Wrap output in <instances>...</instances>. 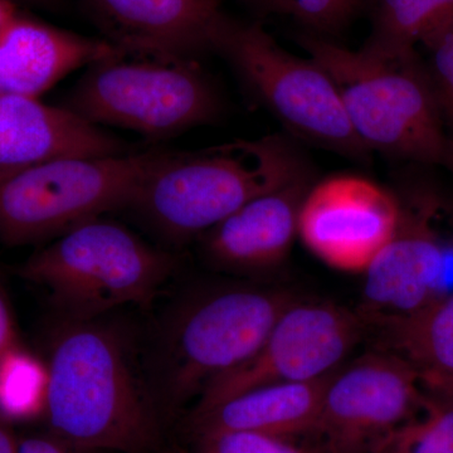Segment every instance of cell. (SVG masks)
Returning <instances> with one entry per match:
<instances>
[{
    "label": "cell",
    "mask_w": 453,
    "mask_h": 453,
    "mask_svg": "<svg viewBox=\"0 0 453 453\" xmlns=\"http://www.w3.org/2000/svg\"><path fill=\"white\" fill-rule=\"evenodd\" d=\"M453 17V0H374L365 47L386 53L414 52Z\"/></svg>",
    "instance_id": "19"
},
{
    "label": "cell",
    "mask_w": 453,
    "mask_h": 453,
    "mask_svg": "<svg viewBox=\"0 0 453 453\" xmlns=\"http://www.w3.org/2000/svg\"><path fill=\"white\" fill-rule=\"evenodd\" d=\"M119 50L16 13L0 23V96L38 98L59 80Z\"/></svg>",
    "instance_id": "16"
},
{
    "label": "cell",
    "mask_w": 453,
    "mask_h": 453,
    "mask_svg": "<svg viewBox=\"0 0 453 453\" xmlns=\"http://www.w3.org/2000/svg\"><path fill=\"white\" fill-rule=\"evenodd\" d=\"M19 453H95L65 442L56 434H40L19 441Z\"/></svg>",
    "instance_id": "26"
},
{
    "label": "cell",
    "mask_w": 453,
    "mask_h": 453,
    "mask_svg": "<svg viewBox=\"0 0 453 453\" xmlns=\"http://www.w3.org/2000/svg\"><path fill=\"white\" fill-rule=\"evenodd\" d=\"M381 326L395 354L412 366L428 393L453 386V291Z\"/></svg>",
    "instance_id": "18"
},
{
    "label": "cell",
    "mask_w": 453,
    "mask_h": 453,
    "mask_svg": "<svg viewBox=\"0 0 453 453\" xmlns=\"http://www.w3.org/2000/svg\"><path fill=\"white\" fill-rule=\"evenodd\" d=\"M131 145L65 107L0 96V174L59 157L131 153Z\"/></svg>",
    "instance_id": "15"
},
{
    "label": "cell",
    "mask_w": 453,
    "mask_h": 453,
    "mask_svg": "<svg viewBox=\"0 0 453 453\" xmlns=\"http://www.w3.org/2000/svg\"><path fill=\"white\" fill-rule=\"evenodd\" d=\"M288 292L231 288L196 297L166 326L157 369V398L166 408L203 390L250 359L295 303Z\"/></svg>",
    "instance_id": "7"
},
{
    "label": "cell",
    "mask_w": 453,
    "mask_h": 453,
    "mask_svg": "<svg viewBox=\"0 0 453 453\" xmlns=\"http://www.w3.org/2000/svg\"><path fill=\"white\" fill-rule=\"evenodd\" d=\"M13 2V0H12ZM23 2L35 3V4L50 5L53 4L56 0H23Z\"/></svg>",
    "instance_id": "30"
},
{
    "label": "cell",
    "mask_w": 453,
    "mask_h": 453,
    "mask_svg": "<svg viewBox=\"0 0 453 453\" xmlns=\"http://www.w3.org/2000/svg\"><path fill=\"white\" fill-rule=\"evenodd\" d=\"M46 413L52 434L86 451L154 453L162 427L124 334L67 321L50 345Z\"/></svg>",
    "instance_id": "1"
},
{
    "label": "cell",
    "mask_w": 453,
    "mask_h": 453,
    "mask_svg": "<svg viewBox=\"0 0 453 453\" xmlns=\"http://www.w3.org/2000/svg\"><path fill=\"white\" fill-rule=\"evenodd\" d=\"M175 267L169 252L100 219L33 253L18 273L50 292L67 321L94 320L124 305H148Z\"/></svg>",
    "instance_id": "4"
},
{
    "label": "cell",
    "mask_w": 453,
    "mask_h": 453,
    "mask_svg": "<svg viewBox=\"0 0 453 453\" xmlns=\"http://www.w3.org/2000/svg\"><path fill=\"white\" fill-rule=\"evenodd\" d=\"M402 203L357 175L312 184L299 214V235L310 251L336 270L365 273L395 237Z\"/></svg>",
    "instance_id": "11"
},
{
    "label": "cell",
    "mask_w": 453,
    "mask_h": 453,
    "mask_svg": "<svg viewBox=\"0 0 453 453\" xmlns=\"http://www.w3.org/2000/svg\"><path fill=\"white\" fill-rule=\"evenodd\" d=\"M211 50L295 138L357 163L372 151L354 133L335 83L314 59L292 55L258 23L223 18Z\"/></svg>",
    "instance_id": "6"
},
{
    "label": "cell",
    "mask_w": 453,
    "mask_h": 453,
    "mask_svg": "<svg viewBox=\"0 0 453 453\" xmlns=\"http://www.w3.org/2000/svg\"><path fill=\"white\" fill-rule=\"evenodd\" d=\"M157 150L59 157L0 174V240L26 246L127 208Z\"/></svg>",
    "instance_id": "8"
},
{
    "label": "cell",
    "mask_w": 453,
    "mask_h": 453,
    "mask_svg": "<svg viewBox=\"0 0 453 453\" xmlns=\"http://www.w3.org/2000/svg\"><path fill=\"white\" fill-rule=\"evenodd\" d=\"M363 333L362 318L342 306L295 301L247 362L203 390L190 421L252 389L332 374L357 347Z\"/></svg>",
    "instance_id": "9"
},
{
    "label": "cell",
    "mask_w": 453,
    "mask_h": 453,
    "mask_svg": "<svg viewBox=\"0 0 453 453\" xmlns=\"http://www.w3.org/2000/svg\"><path fill=\"white\" fill-rule=\"evenodd\" d=\"M17 13L16 5L12 0H0V23Z\"/></svg>",
    "instance_id": "28"
},
{
    "label": "cell",
    "mask_w": 453,
    "mask_h": 453,
    "mask_svg": "<svg viewBox=\"0 0 453 453\" xmlns=\"http://www.w3.org/2000/svg\"><path fill=\"white\" fill-rule=\"evenodd\" d=\"M195 453H325L320 445H303L295 438L251 431H219L196 434Z\"/></svg>",
    "instance_id": "23"
},
{
    "label": "cell",
    "mask_w": 453,
    "mask_h": 453,
    "mask_svg": "<svg viewBox=\"0 0 453 453\" xmlns=\"http://www.w3.org/2000/svg\"><path fill=\"white\" fill-rule=\"evenodd\" d=\"M312 170L256 196L203 234L205 256L217 266L241 273L270 270L288 257L296 235Z\"/></svg>",
    "instance_id": "14"
},
{
    "label": "cell",
    "mask_w": 453,
    "mask_h": 453,
    "mask_svg": "<svg viewBox=\"0 0 453 453\" xmlns=\"http://www.w3.org/2000/svg\"><path fill=\"white\" fill-rule=\"evenodd\" d=\"M425 211L402 205L395 237L365 271L363 321L384 325L418 311L447 292L453 250L447 247Z\"/></svg>",
    "instance_id": "12"
},
{
    "label": "cell",
    "mask_w": 453,
    "mask_h": 453,
    "mask_svg": "<svg viewBox=\"0 0 453 453\" xmlns=\"http://www.w3.org/2000/svg\"><path fill=\"white\" fill-rule=\"evenodd\" d=\"M372 453H453V399L426 395L419 413L387 434Z\"/></svg>",
    "instance_id": "21"
},
{
    "label": "cell",
    "mask_w": 453,
    "mask_h": 453,
    "mask_svg": "<svg viewBox=\"0 0 453 453\" xmlns=\"http://www.w3.org/2000/svg\"><path fill=\"white\" fill-rule=\"evenodd\" d=\"M418 374L395 353L368 354L336 369L325 388L314 434L325 453H372L422 410Z\"/></svg>",
    "instance_id": "10"
},
{
    "label": "cell",
    "mask_w": 453,
    "mask_h": 453,
    "mask_svg": "<svg viewBox=\"0 0 453 453\" xmlns=\"http://www.w3.org/2000/svg\"><path fill=\"white\" fill-rule=\"evenodd\" d=\"M0 453H19V441L9 427V421L0 414Z\"/></svg>",
    "instance_id": "27"
},
{
    "label": "cell",
    "mask_w": 453,
    "mask_h": 453,
    "mask_svg": "<svg viewBox=\"0 0 453 453\" xmlns=\"http://www.w3.org/2000/svg\"><path fill=\"white\" fill-rule=\"evenodd\" d=\"M105 35L127 55L196 59L211 50L225 14L220 0H83Z\"/></svg>",
    "instance_id": "13"
},
{
    "label": "cell",
    "mask_w": 453,
    "mask_h": 453,
    "mask_svg": "<svg viewBox=\"0 0 453 453\" xmlns=\"http://www.w3.org/2000/svg\"><path fill=\"white\" fill-rule=\"evenodd\" d=\"M20 347L23 345L20 344L19 335H18L13 310L0 283V357Z\"/></svg>",
    "instance_id": "25"
},
{
    "label": "cell",
    "mask_w": 453,
    "mask_h": 453,
    "mask_svg": "<svg viewBox=\"0 0 453 453\" xmlns=\"http://www.w3.org/2000/svg\"><path fill=\"white\" fill-rule=\"evenodd\" d=\"M64 105L91 124L168 138L219 120L222 97L196 59L119 50L88 65Z\"/></svg>",
    "instance_id": "5"
},
{
    "label": "cell",
    "mask_w": 453,
    "mask_h": 453,
    "mask_svg": "<svg viewBox=\"0 0 453 453\" xmlns=\"http://www.w3.org/2000/svg\"><path fill=\"white\" fill-rule=\"evenodd\" d=\"M432 395H442L446 396V398L453 399V386L449 387V388L443 389L442 392L432 393Z\"/></svg>",
    "instance_id": "29"
},
{
    "label": "cell",
    "mask_w": 453,
    "mask_h": 453,
    "mask_svg": "<svg viewBox=\"0 0 453 453\" xmlns=\"http://www.w3.org/2000/svg\"><path fill=\"white\" fill-rule=\"evenodd\" d=\"M296 41L335 83L349 122L369 151L453 169L445 115L417 50H349L308 32Z\"/></svg>",
    "instance_id": "3"
},
{
    "label": "cell",
    "mask_w": 453,
    "mask_h": 453,
    "mask_svg": "<svg viewBox=\"0 0 453 453\" xmlns=\"http://www.w3.org/2000/svg\"><path fill=\"white\" fill-rule=\"evenodd\" d=\"M47 365L25 348L0 357V414L8 421L31 419L46 411Z\"/></svg>",
    "instance_id": "20"
},
{
    "label": "cell",
    "mask_w": 453,
    "mask_h": 453,
    "mask_svg": "<svg viewBox=\"0 0 453 453\" xmlns=\"http://www.w3.org/2000/svg\"><path fill=\"white\" fill-rule=\"evenodd\" d=\"M262 11L283 14L300 23L308 33L332 35L353 19L366 0H250Z\"/></svg>",
    "instance_id": "22"
},
{
    "label": "cell",
    "mask_w": 453,
    "mask_h": 453,
    "mask_svg": "<svg viewBox=\"0 0 453 453\" xmlns=\"http://www.w3.org/2000/svg\"><path fill=\"white\" fill-rule=\"evenodd\" d=\"M332 374L250 390L190 423L196 434L219 431H251L288 438L314 434Z\"/></svg>",
    "instance_id": "17"
},
{
    "label": "cell",
    "mask_w": 453,
    "mask_h": 453,
    "mask_svg": "<svg viewBox=\"0 0 453 453\" xmlns=\"http://www.w3.org/2000/svg\"><path fill=\"white\" fill-rule=\"evenodd\" d=\"M310 170L291 139L280 135L193 151L157 150L127 208L166 240L186 242Z\"/></svg>",
    "instance_id": "2"
},
{
    "label": "cell",
    "mask_w": 453,
    "mask_h": 453,
    "mask_svg": "<svg viewBox=\"0 0 453 453\" xmlns=\"http://www.w3.org/2000/svg\"><path fill=\"white\" fill-rule=\"evenodd\" d=\"M427 73L446 120L453 127V17L425 38Z\"/></svg>",
    "instance_id": "24"
}]
</instances>
